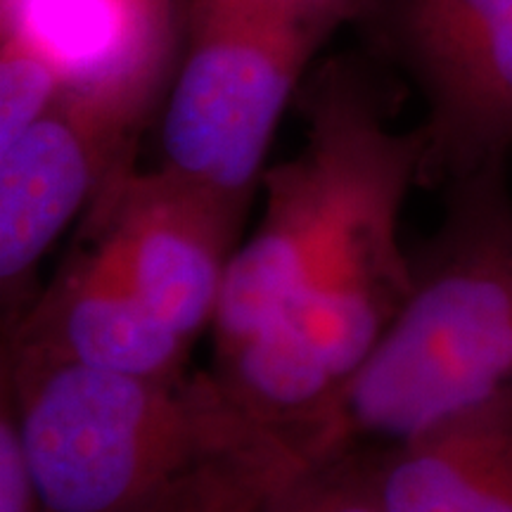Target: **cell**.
Returning <instances> with one entry per match:
<instances>
[{
    "label": "cell",
    "mask_w": 512,
    "mask_h": 512,
    "mask_svg": "<svg viewBox=\"0 0 512 512\" xmlns=\"http://www.w3.org/2000/svg\"><path fill=\"white\" fill-rule=\"evenodd\" d=\"M188 5L249 12L332 34L339 24L366 17L370 12L375 15L380 0H188Z\"/></svg>",
    "instance_id": "obj_13"
},
{
    "label": "cell",
    "mask_w": 512,
    "mask_h": 512,
    "mask_svg": "<svg viewBox=\"0 0 512 512\" xmlns=\"http://www.w3.org/2000/svg\"><path fill=\"white\" fill-rule=\"evenodd\" d=\"M370 458L384 512H512V389Z\"/></svg>",
    "instance_id": "obj_10"
},
{
    "label": "cell",
    "mask_w": 512,
    "mask_h": 512,
    "mask_svg": "<svg viewBox=\"0 0 512 512\" xmlns=\"http://www.w3.org/2000/svg\"><path fill=\"white\" fill-rule=\"evenodd\" d=\"M188 0H0V34L46 55L64 95L143 121L164 98Z\"/></svg>",
    "instance_id": "obj_8"
},
{
    "label": "cell",
    "mask_w": 512,
    "mask_h": 512,
    "mask_svg": "<svg viewBox=\"0 0 512 512\" xmlns=\"http://www.w3.org/2000/svg\"><path fill=\"white\" fill-rule=\"evenodd\" d=\"M306 143L261 176L266 204L238 247L214 318L226 351L278 318L309 280L349 245L399 228L415 178L425 174L420 131L396 133L366 76L325 64L304 93Z\"/></svg>",
    "instance_id": "obj_3"
},
{
    "label": "cell",
    "mask_w": 512,
    "mask_h": 512,
    "mask_svg": "<svg viewBox=\"0 0 512 512\" xmlns=\"http://www.w3.org/2000/svg\"><path fill=\"white\" fill-rule=\"evenodd\" d=\"M0 512H48L24 451L17 411L5 389L0 413Z\"/></svg>",
    "instance_id": "obj_14"
},
{
    "label": "cell",
    "mask_w": 512,
    "mask_h": 512,
    "mask_svg": "<svg viewBox=\"0 0 512 512\" xmlns=\"http://www.w3.org/2000/svg\"><path fill=\"white\" fill-rule=\"evenodd\" d=\"M247 202L157 166L114 178L88 209L105 242L166 328L192 344L214 325Z\"/></svg>",
    "instance_id": "obj_5"
},
{
    "label": "cell",
    "mask_w": 512,
    "mask_h": 512,
    "mask_svg": "<svg viewBox=\"0 0 512 512\" xmlns=\"http://www.w3.org/2000/svg\"><path fill=\"white\" fill-rule=\"evenodd\" d=\"M48 512H147L202 458L264 425L221 377H147L3 358Z\"/></svg>",
    "instance_id": "obj_2"
},
{
    "label": "cell",
    "mask_w": 512,
    "mask_h": 512,
    "mask_svg": "<svg viewBox=\"0 0 512 512\" xmlns=\"http://www.w3.org/2000/svg\"><path fill=\"white\" fill-rule=\"evenodd\" d=\"M62 93V76L46 55L0 34V150L53 110Z\"/></svg>",
    "instance_id": "obj_12"
},
{
    "label": "cell",
    "mask_w": 512,
    "mask_h": 512,
    "mask_svg": "<svg viewBox=\"0 0 512 512\" xmlns=\"http://www.w3.org/2000/svg\"><path fill=\"white\" fill-rule=\"evenodd\" d=\"M377 347L320 418L330 448L399 441L512 389V192L505 159L451 176L439 228Z\"/></svg>",
    "instance_id": "obj_1"
},
{
    "label": "cell",
    "mask_w": 512,
    "mask_h": 512,
    "mask_svg": "<svg viewBox=\"0 0 512 512\" xmlns=\"http://www.w3.org/2000/svg\"><path fill=\"white\" fill-rule=\"evenodd\" d=\"M140 121L95 102H60L0 150V294L10 328L34 299L38 264L100 192L133 166Z\"/></svg>",
    "instance_id": "obj_7"
},
{
    "label": "cell",
    "mask_w": 512,
    "mask_h": 512,
    "mask_svg": "<svg viewBox=\"0 0 512 512\" xmlns=\"http://www.w3.org/2000/svg\"><path fill=\"white\" fill-rule=\"evenodd\" d=\"M427 100L425 171L463 174L512 150V0H380Z\"/></svg>",
    "instance_id": "obj_6"
},
{
    "label": "cell",
    "mask_w": 512,
    "mask_h": 512,
    "mask_svg": "<svg viewBox=\"0 0 512 512\" xmlns=\"http://www.w3.org/2000/svg\"><path fill=\"white\" fill-rule=\"evenodd\" d=\"M328 36L249 12L188 5L159 119V166L249 204L287 102Z\"/></svg>",
    "instance_id": "obj_4"
},
{
    "label": "cell",
    "mask_w": 512,
    "mask_h": 512,
    "mask_svg": "<svg viewBox=\"0 0 512 512\" xmlns=\"http://www.w3.org/2000/svg\"><path fill=\"white\" fill-rule=\"evenodd\" d=\"M256 512H384L370 451L354 446L309 460Z\"/></svg>",
    "instance_id": "obj_11"
},
{
    "label": "cell",
    "mask_w": 512,
    "mask_h": 512,
    "mask_svg": "<svg viewBox=\"0 0 512 512\" xmlns=\"http://www.w3.org/2000/svg\"><path fill=\"white\" fill-rule=\"evenodd\" d=\"M188 349L147 309L112 249L93 238L31 299L10 330L5 358L174 377L185 373Z\"/></svg>",
    "instance_id": "obj_9"
}]
</instances>
